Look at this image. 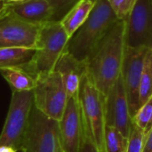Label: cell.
<instances>
[{"instance_id":"cell-1","label":"cell","mask_w":152,"mask_h":152,"mask_svg":"<svg viewBox=\"0 0 152 152\" xmlns=\"http://www.w3.org/2000/svg\"><path fill=\"white\" fill-rule=\"evenodd\" d=\"M125 48V20H118L86 60L87 73L105 97L120 76Z\"/></svg>"},{"instance_id":"cell-2","label":"cell","mask_w":152,"mask_h":152,"mask_svg":"<svg viewBox=\"0 0 152 152\" xmlns=\"http://www.w3.org/2000/svg\"><path fill=\"white\" fill-rule=\"evenodd\" d=\"M118 20L107 0H95L87 20L69 38L67 51L77 60L86 61Z\"/></svg>"},{"instance_id":"cell-3","label":"cell","mask_w":152,"mask_h":152,"mask_svg":"<svg viewBox=\"0 0 152 152\" xmlns=\"http://www.w3.org/2000/svg\"><path fill=\"white\" fill-rule=\"evenodd\" d=\"M85 138L99 152H105V96L98 90L87 71L84 75L78 91Z\"/></svg>"},{"instance_id":"cell-4","label":"cell","mask_w":152,"mask_h":152,"mask_svg":"<svg viewBox=\"0 0 152 152\" xmlns=\"http://www.w3.org/2000/svg\"><path fill=\"white\" fill-rule=\"evenodd\" d=\"M69 40V37L61 21L52 20L41 25L33 60L23 68L36 77L53 71L57 62L67 51Z\"/></svg>"},{"instance_id":"cell-5","label":"cell","mask_w":152,"mask_h":152,"mask_svg":"<svg viewBox=\"0 0 152 152\" xmlns=\"http://www.w3.org/2000/svg\"><path fill=\"white\" fill-rule=\"evenodd\" d=\"M32 106L33 91L12 92L7 117L0 134V152L22 151Z\"/></svg>"},{"instance_id":"cell-6","label":"cell","mask_w":152,"mask_h":152,"mask_svg":"<svg viewBox=\"0 0 152 152\" xmlns=\"http://www.w3.org/2000/svg\"><path fill=\"white\" fill-rule=\"evenodd\" d=\"M68 94L59 72L53 70L37 76L33 106L45 116L59 121L68 102Z\"/></svg>"},{"instance_id":"cell-7","label":"cell","mask_w":152,"mask_h":152,"mask_svg":"<svg viewBox=\"0 0 152 152\" xmlns=\"http://www.w3.org/2000/svg\"><path fill=\"white\" fill-rule=\"evenodd\" d=\"M59 121L50 118L32 106L25 134V152H60Z\"/></svg>"},{"instance_id":"cell-8","label":"cell","mask_w":152,"mask_h":152,"mask_svg":"<svg viewBox=\"0 0 152 152\" xmlns=\"http://www.w3.org/2000/svg\"><path fill=\"white\" fill-rule=\"evenodd\" d=\"M125 43L152 50V0H136L125 20Z\"/></svg>"},{"instance_id":"cell-9","label":"cell","mask_w":152,"mask_h":152,"mask_svg":"<svg viewBox=\"0 0 152 152\" xmlns=\"http://www.w3.org/2000/svg\"><path fill=\"white\" fill-rule=\"evenodd\" d=\"M146 47L126 46L120 77L126 93L132 119L139 110V86L146 54Z\"/></svg>"},{"instance_id":"cell-10","label":"cell","mask_w":152,"mask_h":152,"mask_svg":"<svg viewBox=\"0 0 152 152\" xmlns=\"http://www.w3.org/2000/svg\"><path fill=\"white\" fill-rule=\"evenodd\" d=\"M41 25L29 23L20 19L9 10L0 16V48H37Z\"/></svg>"},{"instance_id":"cell-11","label":"cell","mask_w":152,"mask_h":152,"mask_svg":"<svg viewBox=\"0 0 152 152\" xmlns=\"http://www.w3.org/2000/svg\"><path fill=\"white\" fill-rule=\"evenodd\" d=\"M105 120L106 126L118 129L126 138H128L133 119L120 76L105 97Z\"/></svg>"},{"instance_id":"cell-12","label":"cell","mask_w":152,"mask_h":152,"mask_svg":"<svg viewBox=\"0 0 152 152\" xmlns=\"http://www.w3.org/2000/svg\"><path fill=\"white\" fill-rule=\"evenodd\" d=\"M61 145L64 152H78L85 140V131L78 94L68 100L59 120Z\"/></svg>"},{"instance_id":"cell-13","label":"cell","mask_w":152,"mask_h":152,"mask_svg":"<svg viewBox=\"0 0 152 152\" xmlns=\"http://www.w3.org/2000/svg\"><path fill=\"white\" fill-rule=\"evenodd\" d=\"M54 70L59 72L62 78L68 98L77 95L82 78L87 71L86 61L77 60L66 51L57 62Z\"/></svg>"},{"instance_id":"cell-14","label":"cell","mask_w":152,"mask_h":152,"mask_svg":"<svg viewBox=\"0 0 152 152\" xmlns=\"http://www.w3.org/2000/svg\"><path fill=\"white\" fill-rule=\"evenodd\" d=\"M8 10L20 19L36 25L53 20V10L46 0H24L18 3L7 1Z\"/></svg>"},{"instance_id":"cell-15","label":"cell","mask_w":152,"mask_h":152,"mask_svg":"<svg viewBox=\"0 0 152 152\" xmlns=\"http://www.w3.org/2000/svg\"><path fill=\"white\" fill-rule=\"evenodd\" d=\"M94 4L95 0H80L60 20L69 38L87 20Z\"/></svg>"},{"instance_id":"cell-16","label":"cell","mask_w":152,"mask_h":152,"mask_svg":"<svg viewBox=\"0 0 152 152\" xmlns=\"http://www.w3.org/2000/svg\"><path fill=\"white\" fill-rule=\"evenodd\" d=\"M0 74L9 84L12 92H29L36 86L37 77L22 67L0 69Z\"/></svg>"},{"instance_id":"cell-17","label":"cell","mask_w":152,"mask_h":152,"mask_svg":"<svg viewBox=\"0 0 152 152\" xmlns=\"http://www.w3.org/2000/svg\"><path fill=\"white\" fill-rule=\"evenodd\" d=\"M35 48L4 47L0 48V69L25 67L31 62L35 55Z\"/></svg>"},{"instance_id":"cell-18","label":"cell","mask_w":152,"mask_h":152,"mask_svg":"<svg viewBox=\"0 0 152 152\" xmlns=\"http://www.w3.org/2000/svg\"><path fill=\"white\" fill-rule=\"evenodd\" d=\"M152 97V50L146 54L139 86V109Z\"/></svg>"},{"instance_id":"cell-19","label":"cell","mask_w":152,"mask_h":152,"mask_svg":"<svg viewBox=\"0 0 152 152\" xmlns=\"http://www.w3.org/2000/svg\"><path fill=\"white\" fill-rule=\"evenodd\" d=\"M127 139L118 129L106 126L105 152H126Z\"/></svg>"},{"instance_id":"cell-20","label":"cell","mask_w":152,"mask_h":152,"mask_svg":"<svg viewBox=\"0 0 152 152\" xmlns=\"http://www.w3.org/2000/svg\"><path fill=\"white\" fill-rule=\"evenodd\" d=\"M133 123L139 127L145 135L152 128V97L136 112L133 118Z\"/></svg>"},{"instance_id":"cell-21","label":"cell","mask_w":152,"mask_h":152,"mask_svg":"<svg viewBox=\"0 0 152 152\" xmlns=\"http://www.w3.org/2000/svg\"><path fill=\"white\" fill-rule=\"evenodd\" d=\"M145 134L133 123L127 139L126 152H142Z\"/></svg>"},{"instance_id":"cell-22","label":"cell","mask_w":152,"mask_h":152,"mask_svg":"<svg viewBox=\"0 0 152 152\" xmlns=\"http://www.w3.org/2000/svg\"><path fill=\"white\" fill-rule=\"evenodd\" d=\"M53 10V20L60 21L80 0H46Z\"/></svg>"},{"instance_id":"cell-23","label":"cell","mask_w":152,"mask_h":152,"mask_svg":"<svg viewBox=\"0 0 152 152\" xmlns=\"http://www.w3.org/2000/svg\"><path fill=\"white\" fill-rule=\"evenodd\" d=\"M119 20H125L136 0H107Z\"/></svg>"},{"instance_id":"cell-24","label":"cell","mask_w":152,"mask_h":152,"mask_svg":"<svg viewBox=\"0 0 152 152\" xmlns=\"http://www.w3.org/2000/svg\"><path fill=\"white\" fill-rule=\"evenodd\" d=\"M78 152H99L98 150L96 149V147L90 142L88 141L87 139L85 138L83 143H82V146L79 150Z\"/></svg>"},{"instance_id":"cell-25","label":"cell","mask_w":152,"mask_h":152,"mask_svg":"<svg viewBox=\"0 0 152 152\" xmlns=\"http://www.w3.org/2000/svg\"><path fill=\"white\" fill-rule=\"evenodd\" d=\"M142 152H152V128L151 130L145 135Z\"/></svg>"},{"instance_id":"cell-26","label":"cell","mask_w":152,"mask_h":152,"mask_svg":"<svg viewBox=\"0 0 152 152\" xmlns=\"http://www.w3.org/2000/svg\"><path fill=\"white\" fill-rule=\"evenodd\" d=\"M8 12L7 7V1L6 0H1L0 1V16L4 15Z\"/></svg>"},{"instance_id":"cell-27","label":"cell","mask_w":152,"mask_h":152,"mask_svg":"<svg viewBox=\"0 0 152 152\" xmlns=\"http://www.w3.org/2000/svg\"><path fill=\"white\" fill-rule=\"evenodd\" d=\"M8 2H11V3H18V2H21V1H24V0H6Z\"/></svg>"},{"instance_id":"cell-28","label":"cell","mask_w":152,"mask_h":152,"mask_svg":"<svg viewBox=\"0 0 152 152\" xmlns=\"http://www.w3.org/2000/svg\"><path fill=\"white\" fill-rule=\"evenodd\" d=\"M60 152H64V151L62 150V148H61V150H60Z\"/></svg>"},{"instance_id":"cell-29","label":"cell","mask_w":152,"mask_h":152,"mask_svg":"<svg viewBox=\"0 0 152 152\" xmlns=\"http://www.w3.org/2000/svg\"><path fill=\"white\" fill-rule=\"evenodd\" d=\"M21 152H25V151H21Z\"/></svg>"},{"instance_id":"cell-30","label":"cell","mask_w":152,"mask_h":152,"mask_svg":"<svg viewBox=\"0 0 152 152\" xmlns=\"http://www.w3.org/2000/svg\"><path fill=\"white\" fill-rule=\"evenodd\" d=\"M0 1H1V0H0Z\"/></svg>"}]
</instances>
